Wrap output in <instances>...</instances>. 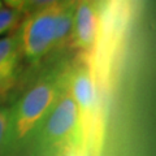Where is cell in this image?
Wrapping results in <instances>:
<instances>
[{
	"label": "cell",
	"mask_w": 156,
	"mask_h": 156,
	"mask_svg": "<svg viewBox=\"0 0 156 156\" xmlns=\"http://www.w3.org/2000/svg\"><path fill=\"white\" fill-rule=\"evenodd\" d=\"M64 89L61 78L50 76L39 80L20 98L11 108L5 155L14 154L34 139Z\"/></svg>",
	"instance_id": "obj_1"
},
{
	"label": "cell",
	"mask_w": 156,
	"mask_h": 156,
	"mask_svg": "<svg viewBox=\"0 0 156 156\" xmlns=\"http://www.w3.org/2000/svg\"><path fill=\"white\" fill-rule=\"evenodd\" d=\"M34 140L42 156H64L85 142L77 105L66 89L58 96Z\"/></svg>",
	"instance_id": "obj_2"
},
{
	"label": "cell",
	"mask_w": 156,
	"mask_h": 156,
	"mask_svg": "<svg viewBox=\"0 0 156 156\" xmlns=\"http://www.w3.org/2000/svg\"><path fill=\"white\" fill-rule=\"evenodd\" d=\"M58 2L46 3L31 12L20 30L21 51L29 61L37 62L52 51Z\"/></svg>",
	"instance_id": "obj_3"
},
{
	"label": "cell",
	"mask_w": 156,
	"mask_h": 156,
	"mask_svg": "<svg viewBox=\"0 0 156 156\" xmlns=\"http://www.w3.org/2000/svg\"><path fill=\"white\" fill-rule=\"evenodd\" d=\"M64 83L77 105L83 140L86 142L94 128L98 113V89L94 69L89 62H81L72 69Z\"/></svg>",
	"instance_id": "obj_4"
},
{
	"label": "cell",
	"mask_w": 156,
	"mask_h": 156,
	"mask_svg": "<svg viewBox=\"0 0 156 156\" xmlns=\"http://www.w3.org/2000/svg\"><path fill=\"white\" fill-rule=\"evenodd\" d=\"M101 27L100 4L96 2H78L76 3L73 14V30L70 43L73 47L91 52L96 47Z\"/></svg>",
	"instance_id": "obj_5"
},
{
	"label": "cell",
	"mask_w": 156,
	"mask_h": 156,
	"mask_svg": "<svg viewBox=\"0 0 156 156\" xmlns=\"http://www.w3.org/2000/svg\"><path fill=\"white\" fill-rule=\"evenodd\" d=\"M76 3L77 2H58L52 51H62L70 43Z\"/></svg>",
	"instance_id": "obj_6"
},
{
	"label": "cell",
	"mask_w": 156,
	"mask_h": 156,
	"mask_svg": "<svg viewBox=\"0 0 156 156\" xmlns=\"http://www.w3.org/2000/svg\"><path fill=\"white\" fill-rule=\"evenodd\" d=\"M21 55L22 51L18 33L0 38V70L16 74V68Z\"/></svg>",
	"instance_id": "obj_7"
},
{
	"label": "cell",
	"mask_w": 156,
	"mask_h": 156,
	"mask_svg": "<svg viewBox=\"0 0 156 156\" xmlns=\"http://www.w3.org/2000/svg\"><path fill=\"white\" fill-rule=\"evenodd\" d=\"M20 3H2L0 5V35L11 31L17 25L22 14Z\"/></svg>",
	"instance_id": "obj_8"
},
{
	"label": "cell",
	"mask_w": 156,
	"mask_h": 156,
	"mask_svg": "<svg viewBox=\"0 0 156 156\" xmlns=\"http://www.w3.org/2000/svg\"><path fill=\"white\" fill-rule=\"evenodd\" d=\"M9 122H11V108L0 107V156H5Z\"/></svg>",
	"instance_id": "obj_9"
},
{
	"label": "cell",
	"mask_w": 156,
	"mask_h": 156,
	"mask_svg": "<svg viewBox=\"0 0 156 156\" xmlns=\"http://www.w3.org/2000/svg\"><path fill=\"white\" fill-rule=\"evenodd\" d=\"M16 80V74L14 73H7L0 70V94L7 92L14 83Z\"/></svg>",
	"instance_id": "obj_10"
},
{
	"label": "cell",
	"mask_w": 156,
	"mask_h": 156,
	"mask_svg": "<svg viewBox=\"0 0 156 156\" xmlns=\"http://www.w3.org/2000/svg\"><path fill=\"white\" fill-rule=\"evenodd\" d=\"M2 3H3V2H0V5H2Z\"/></svg>",
	"instance_id": "obj_11"
}]
</instances>
